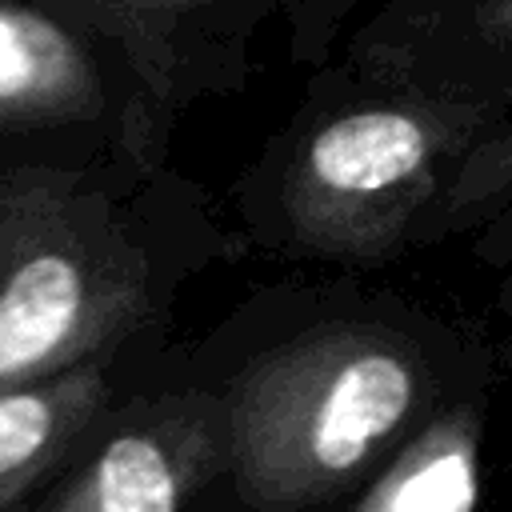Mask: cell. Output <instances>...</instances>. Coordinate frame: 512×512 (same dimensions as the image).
<instances>
[{
  "instance_id": "cell-8",
  "label": "cell",
  "mask_w": 512,
  "mask_h": 512,
  "mask_svg": "<svg viewBox=\"0 0 512 512\" xmlns=\"http://www.w3.org/2000/svg\"><path fill=\"white\" fill-rule=\"evenodd\" d=\"M156 348L100 356L60 376L0 392V512H16L36 480L80 452L92 428L136 388Z\"/></svg>"
},
{
  "instance_id": "cell-1",
  "label": "cell",
  "mask_w": 512,
  "mask_h": 512,
  "mask_svg": "<svg viewBox=\"0 0 512 512\" xmlns=\"http://www.w3.org/2000/svg\"><path fill=\"white\" fill-rule=\"evenodd\" d=\"M500 360L432 308L356 276L252 292L204 344L228 476L264 512L328 504L388 464Z\"/></svg>"
},
{
  "instance_id": "cell-5",
  "label": "cell",
  "mask_w": 512,
  "mask_h": 512,
  "mask_svg": "<svg viewBox=\"0 0 512 512\" xmlns=\"http://www.w3.org/2000/svg\"><path fill=\"white\" fill-rule=\"evenodd\" d=\"M224 472L220 392L200 376L136 384L80 444V460L24 512H184Z\"/></svg>"
},
{
  "instance_id": "cell-11",
  "label": "cell",
  "mask_w": 512,
  "mask_h": 512,
  "mask_svg": "<svg viewBox=\"0 0 512 512\" xmlns=\"http://www.w3.org/2000/svg\"><path fill=\"white\" fill-rule=\"evenodd\" d=\"M384 4L388 0H288L284 4L288 60L300 68L328 64L348 40V32Z\"/></svg>"
},
{
  "instance_id": "cell-10",
  "label": "cell",
  "mask_w": 512,
  "mask_h": 512,
  "mask_svg": "<svg viewBox=\"0 0 512 512\" xmlns=\"http://www.w3.org/2000/svg\"><path fill=\"white\" fill-rule=\"evenodd\" d=\"M452 236H468L480 264L500 272L512 268V120L464 164L440 216L436 244Z\"/></svg>"
},
{
  "instance_id": "cell-2",
  "label": "cell",
  "mask_w": 512,
  "mask_h": 512,
  "mask_svg": "<svg viewBox=\"0 0 512 512\" xmlns=\"http://www.w3.org/2000/svg\"><path fill=\"white\" fill-rule=\"evenodd\" d=\"M244 252L184 172H0V392L156 348L184 288Z\"/></svg>"
},
{
  "instance_id": "cell-4",
  "label": "cell",
  "mask_w": 512,
  "mask_h": 512,
  "mask_svg": "<svg viewBox=\"0 0 512 512\" xmlns=\"http://www.w3.org/2000/svg\"><path fill=\"white\" fill-rule=\"evenodd\" d=\"M180 116L56 0H0V172H160Z\"/></svg>"
},
{
  "instance_id": "cell-6",
  "label": "cell",
  "mask_w": 512,
  "mask_h": 512,
  "mask_svg": "<svg viewBox=\"0 0 512 512\" xmlns=\"http://www.w3.org/2000/svg\"><path fill=\"white\" fill-rule=\"evenodd\" d=\"M104 32L176 112L240 96L264 24L288 0H56Z\"/></svg>"
},
{
  "instance_id": "cell-7",
  "label": "cell",
  "mask_w": 512,
  "mask_h": 512,
  "mask_svg": "<svg viewBox=\"0 0 512 512\" xmlns=\"http://www.w3.org/2000/svg\"><path fill=\"white\" fill-rule=\"evenodd\" d=\"M340 56L476 104L512 108V0H388Z\"/></svg>"
},
{
  "instance_id": "cell-12",
  "label": "cell",
  "mask_w": 512,
  "mask_h": 512,
  "mask_svg": "<svg viewBox=\"0 0 512 512\" xmlns=\"http://www.w3.org/2000/svg\"><path fill=\"white\" fill-rule=\"evenodd\" d=\"M496 312H500V344H496V360H500L504 368H512V268H508L504 280H500Z\"/></svg>"
},
{
  "instance_id": "cell-9",
  "label": "cell",
  "mask_w": 512,
  "mask_h": 512,
  "mask_svg": "<svg viewBox=\"0 0 512 512\" xmlns=\"http://www.w3.org/2000/svg\"><path fill=\"white\" fill-rule=\"evenodd\" d=\"M484 392H468L440 408L376 472L352 512H472L480 496Z\"/></svg>"
},
{
  "instance_id": "cell-3",
  "label": "cell",
  "mask_w": 512,
  "mask_h": 512,
  "mask_svg": "<svg viewBox=\"0 0 512 512\" xmlns=\"http://www.w3.org/2000/svg\"><path fill=\"white\" fill-rule=\"evenodd\" d=\"M512 108L432 92L348 56L308 72L296 108L228 184L244 248L348 276L436 244L472 152Z\"/></svg>"
}]
</instances>
